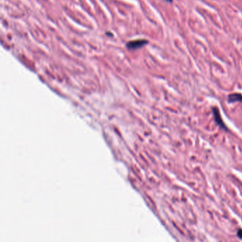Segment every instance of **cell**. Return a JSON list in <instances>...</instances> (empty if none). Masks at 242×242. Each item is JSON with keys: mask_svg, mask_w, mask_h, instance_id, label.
I'll list each match as a JSON object with an SVG mask.
<instances>
[{"mask_svg": "<svg viewBox=\"0 0 242 242\" xmlns=\"http://www.w3.org/2000/svg\"><path fill=\"white\" fill-rule=\"evenodd\" d=\"M148 43V41L147 40H136V41H132L126 44V46L129 49H138L145 45Z\"/></svg>", "mask_w": 242, "mask_h": 242, "instance_id": "obj_1", "label": "cell"}, {"mask_svg": "<svg viewBox=\"0 0 242 242\" xmlns=\"http://www.w3.org/2000/svg\"><path fill=\"white\" fill-rule=\"evenodd\" d=\"M166 1H169V2H171V1H172V0H166Z\"/></svg>", "mask_w": 242, "mask_h": 242, "instance_id": "obj_5", "label": "cell"}, {"mask_svg": "<svg viewBox=\"0 0 242 242\" xmlns=\"http://www.w3.org/2000/svg\"><path fill=\"white\" fill-rule=\"evenodd\" d=\"M238 236L239 238H242V230H239V231L238 232Z\"/></svg>", "mask_w": 242, "mask_h": 242, "instance_id": "obj_4", "label": "cell"}, {"mask_svg": "<svg viewBox=\"0 0 242 242\" xmlns=\"http://www.w3.org/2000/svg\"><path fill=\"white\" fill-rule=\"evenodd\" d=\"M214 115L215 116V119H216L217 122L218 123V124H219V126H222V127H225V126L224 125L223 122H222V119H221L220 114H219V112L217 110L216 108H214Z\"/></svg>", "mask_w": 242, "mask_h": 242, "instance_id": "obj_3", "label": "cell"}, {"mask_svg": "<svg viewBox=\"0 0 242 242\" xmlns=\"http://www.w3.org/2000/svg\"><path fill=\"white\" fill-rule=\"evenodd\" d=\"M242 101V95L241 94L236 93L230 94L229 96V102L231 103L235 102H241Z\"/></svg>", "mask_w": 242, "mask_h": 242, "instance_id": "obj_2", "label": "cell"}]
</instances>
